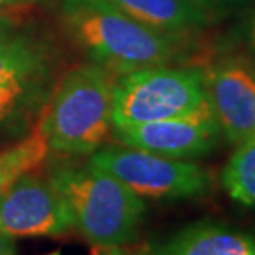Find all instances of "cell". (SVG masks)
I'll use <instances>...</instances> for the list:
<instances>
[{
    "instance_id": "obj_15",
    "label": "cell",
    "mask_w": 255,
    "mask_h": 255,
    "mask_svg": "<svg viewBox=\"0 0 255 255\" xmlns=\"http://www.w3.org/2000/svg\"><path fill=\"white\" fill-rule=\"evenodd\" d=\"M94 255H150V247L133 246V244H126V246L116 247H99L96 249Z\"/></svg>"
},
{
    "instance_id": "obj_10",
    "label": "cell",
    "mask_w": 255,
    "mask_h": 255,
    "mask_svg": "<svg viewBox=\"0 0 255 255\" xmlns=\"http://www.w3.org/2000/svg\"><path fill=\"white\" fill-rule=\"evenodd\" d=\"M150 255H255V234L218 222H194L150 247Z\"/></svg>"
},
{
    "instance_id": "obj_20",
    "label": "cell",
    "mask_w": 255,
    "mask_h": 255,
    "mask_svg": "<svg viewBox=\"0 0 255 255\" xmlns=\"http://www.w3.org/2000/svg\"><path fill=\"white\" fill-rule=\"evenodd\" d=\"M45 255H61L59 252H51V254H45Z\"/></svg>"
},
{
    "instance_id": "obj_3",
    "label": "cell",
    "mask_w": 255,
    "mask_h": 255,
    "mask_svg": "<svg viewBox=\"0 0 255 255\" xmlns=\"http://www.w3.org/2000/svg\"><path fill=\"white\" fill-rule=\"evenodd\" d=\"M48 176L66 199L74 231L92 247H116L137 241L146 204L122 181L89 163L58 165Z\"/></svg>"
},
{
    "instance_id": "obj_19",
    "label": "cell",
    "mask_w": 255,
    "mask_h": 255,
    "mask_svg": "<svg viewBox=\"0 0 255 255\" xmlns=\"http://www.w3.org/2000/svg\"><path fill=\"white\" fill-rule=\"evenodd\" d=\"M28 2H38V0H0V3H28Z\"/></svg>"
},
{
    "instance_id": "obj_6",
    "label": "cell",
    "mask_w": 255,
    "mask_h": 255,
    "mask_svg": "<svg viewBox=\"0 0 255 255\" xmlns=\"http://www.w3.org/2000/svg\"><path fill=\"white\" fill-rule=\"evenodd\" d=\"M0 231L12 239L61 237L74 231V221L50 176L28 171L0 196Z\"/></svg>"
},
{
    "instance_id": "obj_18",
    "label": "cell",
    "mask_w": 255,
    "mask_h": 255,
    "mask_svg": "<svg viewBox=\"0 0 255 255\" xmlns=\"http://www.w3.org/2000/svg\"><path fill=\"white\" fill-rule=\"evenodd\" d=\"M15 239L8 237L0 231V255H13L15 252Z\"/></svg>"
},
{
    "instance_id": "obj_2",
    "label": "cell",
    "mask_w": 255,
    "mask_h": 255,
    "mask_svg": "<svg viewBox=\"0 0 255 255\" xmlns=\"http://www.w3.org/2000/svg\"><path fill=\"white\" fill-rule=\"evenodd\" d=\"M116 74L84 63L55 81L40 127L50 150L66 156H91L112 135V89Z\"/></svg>"
},
{
    "instance_id": "obj_5",
    "label": "cell",
    "mask_w": 255,
    "mask_h": 255,
    "mask_svg": "<svg viewBox=\"0 0 255 255\" xmlns=\"http://www.w3.org/2000/svg\"><path fill=\"white\" fill-rule=\"evenodd\" d=\"M88 163L107 171L143 199L180 201L204 196L211 189L209 171L193 160H176L126 145L94 151Z\"/></svg>"
},
{
    "instance_id": "obj_13",
    "label": "cell",
    "mask_w": 255,
    "mask_h": 255,
    "mask_svg": "<svg viewBox=\"0 0 255 255\" xmlns=\"http://www.w3.org/2000/svg\"><path fill=\"white\" fill-rule=\"evenodd\" d=\"M50 145L38 122V127L17 143L0 150V196L18 180L21 175L35 171L50 155Z\"/></svg>"
},
{
    "instance_id": "obj_7",
    "label": "cell",
    "mask_w": 255,
    "mask_h": 255,
    "mask_svg": "<svg viewBox=\"0 0 255 255\" xmlns=\"http://www.w3.org/2000/svg\"><path fill=\"white\" fill-rule=\"evenodd\" d=\"M206 97L222 138L237 146L255 135V66L247 56H221L204 69Z\"/></svg>"
},
{
    "instance_id": "obj_1",
    "label": "cell",
    "mask_w": 255,
    "mask_h": 255,
    "mask_svg": "<svg viewBox=\"0 0 255 255\" xmlns=\"http://www.w3.org/2000/svg\"><path fill=\"white\" fill-rule=\"evenodd\" d=\"M58 18L89 63L116 76L178 63L186 51L183 36L150 28L107 0H59Z\"/></svg>"
},
{
    "instance_id": "obj_9",
    "label": "cell",
    "mask_w": 255,
    "mask_h": 255,
    "mask_svg": "<svg viewBox=\"0 0 255 255\" xmlns=\"http://www.w3.org/2000/svg\"><path fill=\"white\" fill-rule=\"evenodd\" d=\"M55 40L31 21L0 15V78H55Z\"/></svg>"
},
{
    "instance_id": "obj_17",
    "label": "cell",
    "mask_w": 255,
    "mask_h": 255,
    "mask_svg": "<svg viewBox=\"0 0 255 255\" xmlns=\"http://www.w3.org/2000/svg\"><path fill=\"white\" fill-rule=\"evenodd\" d=\"M191 2H196L199 5H203V7H206L208 10H211V12H214V10L236 5V3L241 2V0H191Z\"/></svg>"
},
{
    "instance_id": "obj_14",
    "label": "cell",
    "mask_w": 255,
    "mask_h": 255,
    "mask_svg": "<svg viewBox=\"0 0 255 255\" xmlns=\"http://www.w3.org/2000/svg\"><path fill=\"white\" fill-rule=\"evenodd\" d=\"M227 194L247 208H255V135L236 146L221 175Z\"/></svg>"
},
{
    "instance_id": "obj_16",
    "label": "cell",
    "mask_w": 255,
    "mask_h": 255,
    "mask_svg": "<svg viewBox=\"0 0 255 255\" xmlns=\"http://www.w3.org/2000/svg\"><path fill=\"white\" fill-rule=\"evenodd\" d=\"M242 40L246 41L249 51L255 55V7L252 8L251 15H249V18L246 20V23H244Z\"/></svg>"
},
{
    "instance_id": "obj_8",
    "label": "cell",
    "mask_w": 255,
    "mask_h": 255,
    "mask_svg": "<svg viewBox=\"0 0 255 255\" xmlns=\"http://www.w3.org/2000/svg\"><path fill=\"white\" fill-rule=\"evenodd\" d=\"M121 145L176 160H196L216 150L222 133L209 102L186 116L112 130Z\"/></svg>"
},
{
    "instance_id": "obj_4",
    "label": "cell",
    "mask_w": 255,
    "mask_h": 255,
    "mask_svg": "<svg viewBox=\"0 0 255 255\" xmlns=\"http://www.w3.org/2000/svg\"><path fill=\"white\" fill-rule=\"evenodd\" d=\"M208 101L204 68L150 66L119 74L112 89L114 128L191 114Z\"/></svg>"
},
{
    "instance_id": "obj_11",
    "label": "cell",
    "mask_w": 255,
    "mask_h": 255,
    "mask_svg": "<svg viewBox=\"0 0 255 255\" xmlns=\"http://www.w3.org/2000/svg\"><path fill=\"white\" fill-rule=\"evenodd\" d=\"M128 17L168 35L196 33L211 23V10L191 0H107Z\"/></svg>"
},
{
    "instance_id": "obj_21",
    "label": "cell",
    "mask_w": 255,
    "mask_h": 255,
    "mask_svg": "<svg viewBox=\"0 0 255 255\" xmlns=\"http://www.w3.org/2000/svg\"><path fill=\"white\" fill-rule=\"evenodd\" d=\"M0 5H2V3H0Z\"/></svg>"
},
{
    "instance_id": "obj_12",
    "label": "cell",
    "mask_w": 255,
    "mask_h": 255,
    "mask_svg": "<svg viewBox=\"0 0 255 255\" xmlns=\"http://www.w3.org/2000/svg\"><path fill=\"white\" fill-rule=\"evenodd\" d=\"M55 78H0V133H21L40 117Z\"/></svg>"
}]
</instances>
